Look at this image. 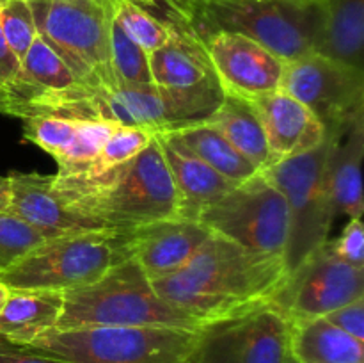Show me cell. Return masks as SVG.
I'll list each match as a JSON object with an SVG mask.
<instances>
[{
  "label": "cell",
  "instance_id": "f1b7e54d",
  "mask_svg": "<svg viewBox=\"0 0 364 363\" xmlns=\"http://www.w3.org/2000/svg\"><path fill=\"white\" fill-rule=\"evenodd\" d=\"M109 4L114 20L146 53L160 48L169 39V25L137 0H109Z\"/></svg>",
  "mask_w": 364,
  "mask_h": 363
},
{
  "label": "cell",
  "instance_id": "7402d4cb",
  "mask_svg": "<svg viewBox=\"0 0 364 363\" xmlns=\"http://www.w3.org/2000/svg\"><path fill=\"white\" fill-rule=\"evenodd\" d=\"M60 310L63 292L9 290L0 306V337L16 345L31 344L57 326Z\"/></svg>",
  "mask_w": 364,
  "mask_h": 363
},
{
  "label": "cell",
  "instance_id": "836d02e7",
  "mask_svg": "<svg viewBox=\"0 0 364 363\" xmlns=\"http://www.w3.org/2000/svg\"><path fill=\"white\" fill-rule=\"evenodd\" d=\"M329 244L338 258L347 262L348 265L364 269V230L361 219L348 221L340 237Z\"/></svg>",
  "mask_w": 364,
  "mask_h": 363
},
{
  "label": "cell",
  "instance_id": "8d00e7d4",
  "mask_svg": "<svg viewBox=\"0 0 364 363\" xmlns=\"http://www.w3.org/2000/svg\"><path fill=\"white\" fill-rule=\"evenodd\" d=\"M18 70H20V60L11 52L6 39H4L2 31H0V93L2 95H6L7 89L11 88L13 80L16 78Z\"/></svg>",
  "mask_w": 364,
  "mask_h": 363
},
{
  "label": "cell",
  "instance_id": "2e32d148",
  "mask_svg": "<svg viewBox=\"0 0 364 363\" xmlns=\"http://www.w3.org/2000/svg\"><path fill=\"white\" fill-rule=\"evenodd\" d=\"M212 235L198 221L174 217L142 224L132 231V258L149 281L180 270Z\"/></svg>",
  "mask_w": 364,
  "mask_h": 363
},
{
  "label": "cell",
  "instance_id": "ffe728a7",
  "mask_svg": "<svg viewBox=\"0 0 364 363\" xmlns=\"http://www.w3.org/2000/svg\"><path fill=\"white\" fill-rule=\"evenodd\" d=\"M333 135L327 157V182L334 214H345L350 219H361L363 203V153L364 116L352 121L347 128Z\"/></svg>",
  "mask_w": 364,
  "mask_h": 363
},
{
  "label": "cell",
  "instance_id": "5bb4252c",
  "mask_svg": "<svg viewBox=\"0 0 364 363\" xmlns=\"http://www.w3.org/2000/svg\"><path fill=\"white\" fill-rule=\"evenodd\" d=\"M199 39L223 91L252 100L279 89L287 63L255 39L235 32H212Z\"/></svg>",
  "mask_w": 364,
  "mask_h": 363
},
{
  "label": "cell",
  "instance_id": "b9f144b4",
  "mask_svg": "<svg viewBox=\"0 0 364 363\" xmlns=\"http://www.w3.org/2000/svg\"><path fill=\"white\" fill-rule=\"evenodd\" d=\"M288 363H297V362H294V359H291V358H290V359H288Z\"/></svg>",
  "mask_w": 364,
  "mask_h": 363
},
{
  "label": "cell",
  "instance_id": "3957f363",
  "mask_svg": "<svg viewBox=\"0 0 364 363\" xmlns=\"http://www.w3.org/2000/svg\"><path fill=\"white\" fill-rule=\"evenodd\" d=\"M53 189L102 228H137L178 217V196L160 135L137 157L95 180L52 177Z\"/></svg>",
  "mask_w": 364,
  "mask_h": 363
},
{
  "label": "cell",
  "instance_id": "7a4b0ae2",
  "mask_svg": "<svg viewBox=\"0 0 364 363\" xmlns=\"http://www.w3.org/2000/svg\"><path fill=\"white\" fill-rule=\"evenodd\" d=\"M223 96L219 80H206L188 89L82 85L75 82L64 91L48 93L16 107L14 116L25 120L50 114L71 120L110 121L166 134L208 121Z\"/></svg>",
  "mask_w": 364,
  "mask_h": 363
},
{
  "label": "cell",
  "instance_id": "7c38bea8",
  "mask_svg": "<svg viewBox=\"0 0 364 363\" xmlns=\"http://www.w3.org/2000/svg\"><path fill=\"white\" fill-rule=\"evenodd\" d=\"M279 89L308 107L326 134H338L364 116V71L318 52L284 64Z\"/></svg>",
  "mask_w": 364,
  "mask_h": 363
},
{
  "label": "cell",
  "instance_id": "8fae6325",
  "mask_svg": "<svg viewBox=\"0 0 364 363\" xmlns=\"http://www.w3.org/2000/svg\"><path fill=\"white\" fill-rule=\"evenodd\" d=\"M288 345L290 320L269 301L203 324L188 363H288Z\"/></svg>",
  "mask_w": 364,
  "mask_h": 363
},
{
  "label": "cell",
  "instance_id": "cb8c5ba5",
  "mask_svg": "<svg viewBox=\"0 0 364 363\" xmlns=\"http://www.w3.org/2000/svg\"><path fill=\"white\" fill-rule=\"evenodd\" d=\"M208 123L215 127L249 162L255 164L259 173L274 164L262 120L249 98L224 91L223 100L210 116Z\"/></svg>",
  "mask_w": 364,
  "mask_h": 363
},
{
  "label": "cell",
  "instance_id": "52a82bcc",
  "mask_svg": "<svg viewBox=\"0 0 364 363\" xmlns=\"http://www.w3.org/2000/svg\"><path fill=\"white\" fill-rule=\"evenodd\" d=\"M199 330L89 326L50 330L23 347L66 363H188Z\"/></svg>",
  "mask_w": 364,
  "mask_h": 363
},
{
  "label": "cell",
  "instance_id": "ab89813d",
  "mask_svg": "<svg viewBox=\"0 0 364 363\" xmlns=\"http://www.w3.org/2000/svg\"><path fill=\"white\" fill-rule=\"evenodd\" d=\"M7 294H9V290H7V288L4 287L2 283H0V306H2V305H4V301H6Z\"/></svg>",
  "mask_w": 364,
  "mask_h": 363
},
{
  "label": "cell",
  "instance_id": "7bdbcfd3",
  "mask_svg": "<svg viewBox=\"0 0 364 363\" xmlns=\"http://www.w3.org/2000/svg\"><path fill=\"white\" fill-rule=\"evenodd\" d=\"M2 2H4V0H0V6H2Z\"/></svg>",
  "mask_w": 364,
  "mask_h": 363
},
{
  "label": "cell",
  "instance_id": "603a6c76",
  "mask_svg": "<svg viewBox=\"0 0 364 363\" xmlns=\"http://www.w3.org/2000/svg\"><path fill=\"white\" fill-rule=\"evenodd\" d=\"M77 82L73 71L68 64L43 41L36 38L31 48L20 60V70L11 88L7 89V103H9V116H14L16 107L48 95V93L64 91Z\"/></svg>",
  "mask_w": 364,
  "mask_h": 363
},
{
  "label": "cell",
  "instance_id": "d6a6232c",
  "mask_svg": "<svg viewBox=\"0 0 364 363\" xmlns=\"http://www.w3.org/2000/svg\"><path fill=\"white\" fill-rule=\"evenodd\" d=\"M45 238L41 231L34 230L13 214L0 212V273L9 269Z\"/></svg>",
  "mask_w": 364,
  "mask_h": 363
},
{
  "label": "cell",
  "instance_id": "f546056e",
  "mask_svg": "<svg viewBox=\"0 0 364 363\" xmlns=\"http://www.w3.org/2000/svg\"><path fill=\"white\" fill-rule=\"evenodd\" d=\"M116 125L110 121L80 120L70 144L55 159L59 166L57 177H73L82 173L96 159L103 142L109 139Z\"/></svg>",
  "mask_w": 364,
  "mask_h": 363
},
{
  "label": "cell",
  "instance_id": "484cf974",
  "mask_svg": "<svg viewBox=\"0 0 364 363\" xmlns=\"http://www.w3.org/2000/svg\"><path fill=\"white\" fill-rule=\"evenodd\" d=\"M326 28L316 52L364 71V0H326Z\"/></svg>",
  "mask_w": 364,
  "mask_h": 363
},
{
  "label": "cell",
  "instance_id": "5b68a950",
  "mask_svg": "<svg viewBox=\"0 0 364 363\" xmlns=\"http://www.w3.org/2000/svg\"><path fill=\"white\" fill-rule=\"evenodd\" d=\"M89 326H167L201 330L203 322L164 301L134 258L102 278L63 292V310L53 330Z\"/></svg>",
  "mask_w": 364,
  "mask_h": 363
},
{
  "label": "cell",
  "instance_id": "277c9868",
  "mask_svg": "<svg viewBox=\"0 0 364 363\" xmlns=\"http://www.w3.org/2000/svg\"><path fill=\"white\" fill-rule=\"evenodd\" d=\"M199 36L235 32L284 63L316 52L327 20L326 0H167Z\"/></svg>",
  "mask_w": 364,
  "mask_h": 363
},
{
  "label": "cell",
  "instance_id": "e0dca14e",
  "mask_svg": "<svg viewBox=\"0 0 364 363\" xmlns=\"http://www.w3.org/2000/svg\"><path fill=\"white\" fill-rule=\"evenodd\" d=\"M162 20L169 25L171 36L160 48L148 53L153 85L188 89L206 80H217L203 41L167 0Z\"/></svg>",
  "mask_w": 364,
  "mask_h": 363
},
{
  "label": "cell",
  "instance_id": "6da1fadb",
  "mask_svg": "<svg viewBox=\"0 0 364 363\" xmlns=\"http://www.w3.org/2000/svg\"><path fill=\"white\" fill-rule=\"evenodd\" d=\"M287 283L283 256L251 251L215 233L180 270L151 281L164 301L203 324L274 301Z\"/></svg>",
  "mask_w": 364,
  "mask_h": 363
},
{
  "label": "cell",
  "instance_id": "f35d334b",
  "mask_svg": "<svg viewBox=\"0 0 364 363\" xmlns=\"http://www.w3.org/2000/svg\"><path fill=\"white\" fill-rule=\"evenodd\" d=\"M0 112L9 114V103H7L6 95H2V93H0Z\"/></svg>",
  "mask_w": 364,
  "mask_h": 363
},
{
  "label": "cell",
  "instance_id": "ba28073f",
  "mask_svg": "<svg viewBox=\"0 0 364 363\" xmlns=\"http://www.w3.org/2000/svg\"><path fill=\"white\" fill-rule=\"evenodd\" d=\"M333 135L326 134L320 146L304 155L291 157L262 171L276 185L288 206V242L284 267L291 274L329 241L334 206L327 182V157Z\"/></svg>",
  "mask_w": 364,
  "mask_h": 363
},
{
  "label": "cell",
  "instance_id": "60d3db41",
  "mask_svg": "<svg viewBox=\"0 0 364 363\" xmlns=\"http://www.w3.org/2000/svg\"><path fill=\"white\" fill-rule=\"evenodd\" d=\"M7 184V177H0V185Z\"/></svg>",
  "mask_w": 364,
  "mask_h": 363
},
{
  "label": "cell",
  "instance_id": "74e56055",
  "mask_svg": "<svg viewBox=\"0 0 364 363\" xmlns=\"http://www.w3.org/2000/svg\"><path fill=\"white\" fill-rule=\"evenodd\" d=\"M7 203H9V196H7V184L0 185V212H6Z\"/></svg>",
  "mask_w": 364,
  "mask_h": 363
},
{
  "label": "cell",
  "instance_id": "d4e9b609",
  "mask_svg": "<svg viewBox=\"0 0 364 363\" xmlns=\"http://www.w3.org/2000/svg\"><path fill=\"white\" fill-rule=\"evenodd\" d=\"M166 134L173 135L188 152L194 153L199 160H203L206 166L212 167L233 185L244 184L259 173L255 164L249 162L237 148H233L228 139L208 121Z\"/></svg>",
  "mask_w": 364,
  "mask_h": 363
},
{
  "label": "cell",
  "instance_id": "44dd1931",
  "mask_svg": "<svg viewBox=\"0 0 364 363\" xmlns=\"http://www.w3.org/2000/svg\"><path fill=\"white\" fill-rule=\"evenodd\" d=\"M290 358L297 363H364V342L326 317L291 320Z\"/></svg>",
  "mask_w": 364,
  "mask_h": 363
},
{
  "label": "cell",
  "instance_id": "ac0fdd59",
  "mask_svg": "<svg viewBox=\"0 0 364 363\" xmlns=\"http://www.w3.org/2000/svg\"><path fill=\"white\" fill-rule=\"evenodd\" d=\"M251 102L262 120L274 164L304 155L326 139V128L315 114L281 89Z\"/></svg>",
  "mask_w": 364,
  "mask_h": 363
},
{
  "label": "cell",
  "instance_id": "4dcf8cb0",
  "mask_svg": "<svg viewBox=\"0 0 364 363\" xmlns=\"http://www.w3.org/2000/svg\"><path fill=\"white\" fill-rule=\"evenodd\" d=\"M23 121V137L32 144L45 149L53 159H57L70 144L78 123H80V120L50 116V114H38V116L25 117Z\"/></svg>",
  "mask_w": 364,
  "mask_h": 363
},
{
  "label": "cell",
  "instance_id": "8992f818",
  "mask_svg": "<svg viewBox=\"0 0 364 363\" xmlns=\"http://www.w3.org/2000/svg\"><path fill=\"white\" fill-rule=\"evenodd\" d=\"M134 228H103L45 238L0 273L7 290L66 292L132 258Z\"/></svg>",
  "mask_w": 364,
  "mask_h": 363
},
{
  "label": "cell",
  "instance_id": "30bf717a",
  "mask_svg": "<svg viewBox=\"0 0 364 363\" xmlns=\"http://www.w3.org/2000/svg\"><path fill=\"white\" fill-rule=\"evenodd\" d=\"M198 223L242 248L284 260L288 206L279 189L262 173L235 185L219 201L206 206Z\"/></svg>",
  "mask_w": 364,
  "mask_h": 363
},
{
  "label": "cell",
  "instance_id": "4fadbf2b",
  "mask_svg": "<svg viewBox=\"0 0 364 363\" xmlns=\"http://www.w3.org/2000/svg\"><path fill=\"white\" fill-rule=\"evenodd\" d=\"M364 298V269L338 258L329 241L290 276L274 301L288 320L316 319Z\"/></svg>",
  "mask_w": 364,
  "mask_h": 363
},
{
  "label": "cell",
  "instance_id": "1f68e13d",
  "mask_svg": "<svg viewBox=\"0 0 364 363\" xmlns=\"http://www.w3.org/2000/svg\"><path fill=\"white\" fill-rule=\"evenodd\" d=\"M0 31L11 52L18 57V60L23 59L38 38L28 0H4L0 6Z\"/></svg>",
  "mask_w": 364,
  "mask_h": 363
},
{
  "label": "cell",
  "instance_id": "4316f807",
  "mask_svg": "<svg viewBox=\"0 0 364 363\" xmlns=\"http://www.w3.org/2000/svg\"><path fill=\"white\" fill-rule=\"evenodd\" d=\"M156 134L151 130L139 127H130V125H116L112 134L103 142L102 149L96 155V159L85 167L82 173L73 174V177H59V178H78V180H95V178L103 177L109 171L130 162L134 157H137L149 142L153 141ZM57 177V174H55Z\"/></svg>",
  "mask_w": 364,
  "mask_h": 363
},
{
  "label": "cell",
  "instance_id": "d6986e66",
  "mask_svg": "<svg viewBox=\"0 0 364 363\" xmlns=\"http://www.w3.org/2000/svg\"><path fill=\"white\" fill-rule=\"evenodd\" d=\"M178 196V217L198 221L203 210L235 187L217 171L188 152L171 134H159Z\"/></svg>",
  "mask_w": 364,
  "mask_h": 363
},
{
  "label": "cell",
  "instance_id": "9a60e30c",
  "mask_svg": "<svg viewBox=\"0 0 364 363\" xmlns=\"http://www.w3.org/2000/svg\"><path fill=\"white\" fill-rule=\"evenodd\" d=\"M6 212L41 231L46 238L78 231L103 230L98 223L77 212L53 189L52 177L38 173H11L7 177Z\"/></svg>",
  "mask_w": 364,
  "mask_h": 363
},
{
  "label": "cell",
  "instance_id": "83f0119b",
  "mask_svg": "<svg viewBox=\"0 0 364 363\" xmlns=\"http://www.w3.org/2000/svg\"><path fill=\"white\" fill-rule=\"evenodd\" d=\"M110 68L119 85L128 88H151L148 53L121 28L110 11Z\"/></svg>",
  "mask_w": 364,
  "mask_h": 363
},
{
  "label": "cell",
  "instance_id": "e575fe53",
  "mask_svg": "<svg viewBox=\"0 0 364 363\" xmlns=\"http://www.w3.org/2000/svg\"><path fill=\"white\" fill-rule=\"evenodd\" d=\"M326 319L350 337L364 342V298L334 310Z\"/></svg>",
  "mask_w": 364,
  "mask_h": 363
},
{
  "label": "cell",
  "instance_id": "9c48e42d",
  "mask_svg": "<svg viewBox=\"0 0 364 363\" xmlns=\"http://www.w3.org/2000/svg\"><path fill=\"white\" fill-rule=\"evenodd\" d=\"M38 36L68 64L77 84H117L110 68L109 0H28Z\"/></svg>",
  "mask_w": 364,
  "mask_h": 363
},
{
  "label": "cell",
  "instance_id": "d590c367",
  "mask_svg": "<svg viewBox=\"0 0 364 363\" xmlns=\"http://www.w3.org/2000/svg\"><path fill=\"white\" fill-rule=\"evenodd\" d=\"M0 363H66L57 358L39 354V352L31 351L23 345H16L13 342L0 337Z\"/></svg>",
  "mask_w": 364,
  "mask_h": 363
}]
</instances>
